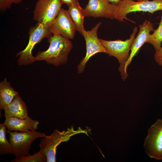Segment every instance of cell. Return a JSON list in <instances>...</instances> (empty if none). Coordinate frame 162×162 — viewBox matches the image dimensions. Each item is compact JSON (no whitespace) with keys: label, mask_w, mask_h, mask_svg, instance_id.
<instances>
[{"label":"cell","mask_w":162,"mask_h":162,"mask_svg":"<svg viewBox=\"0 0 162 162\" xmlns=\"http://www.w3.org/2000/svg\"><path fill=\"white\" fill-rule=\"evenodd\" d=\"M22 0H0V10L5 11L10 8L13 4H19Z\"/></svg>","instance_id":"ffe728a7"},{"label":"cell","mask_w":162,"mask_h":162,"mask_svg":"<svg viewBox=\"0 0 162 162\" xmlns=\"http://www.w3.org/2000/svg\"><path fill=\"white\" fill-rule=\"evenodd\" d=\"M12 162H47L46 155L40 151L32 155L29 154L24 156L16 157L12 159Z\"/></svg>","instance_id":"d6986e66"},{"label":"cell","mask_w":162,"mask_h":162,"mask_svg":"<svg viewBox=\"0 0 162 162\" xmlns=\"http://www.w3.org/2000/svg\"><path fill=\"white\" fill-rule=\"evenodd\" d=\"M116 6L106 0H88L84 9L86 16L114 19Z\"/></svg>","instance_id":"8fae6325"},{"label":"cell","mask_w":162,"mask_h":162,"mask_svg":"<svg viewBox=\"0 0 162 162\" xmlns=\"http://www.w3.org/2000/svg\"><path fill=\"white\" fill-rule=\"evenodd\" d=\"M3 110L5 117H13L23 119L28 116L27 107L19 94L10 104L4 107Z\"/></svg>","instance_id":"5bb4252c"},{"label":"cell","mask_w":162,"mask_h":162,"mask_svg":"<svg viewBox=\"0 0 162 162\" xmlns=\"http://www.w3.org/2000/svg\"><path fill=\"white\" fill-rule=\"evenodd\" d=\"M85 133L88 135L86 130H83L80 127L77 130H74L73 126L68 128L67 130L60 132L54 129L50 135L46 136L41 140L40 151L45 154L47 162H56L57 148L62 142L69 140L71 136L80 133Z\"/></svg>","instance_id":"3957f363"},{"label":"cell","mask_w":162,"mask_h":162,"mask_svg":"<svg viewBox=\"0 0 162 162\" xmlns=\"http://www.w3.org/2000/svg\"><path fill=\"white\" fill-rule=\"evenodd\" d=\"M6 126L3 123L0 124V154H12L10 142L6 137Z\"/></svg>","instance_id":"e0dca14e"},{"label":"cell","mask_w":162,"mask_h":162,"mask_svg":"<svg viewBox=\"0 0 162 162\" xmlns=\"http://www.w3.org/2000/svg\"><path fill=\"white\" fill-rule=\"evenodd\" d=\"M29 34V41L27 46L16 56V57H19L17 62L20 66L31 64L35 61V57L32 53L34 46L44 38H48L52 34L50 32L48 27L43 23L38 22L30 28Z\"/></svg>","instance_id":"5b68a950"},{"label":"cell","mask_w":162,"mask_h":162,"mask_svg":"<svg viewBox=\"0 0 162 162\" xmlns=\"http://www.w3.org/2000/svg\"><path fill=\"white\" fill-rule=\"evenodd\" d=\"M109 3L112 4L117 5L121 1L123 0H106Z\"/></svg>","instance_id":"603a6c76"},{"label":"cell","mask_w":162,"mask_h":162,"mask_svg":"<svg viewBox=\"0 0 162 162\" xmlns=\"http://www.w3.org/2000/svg\"><path fill=\"white\" fill-rule=\"evenodd\" d=\"M139 27V32L132 43L129 56L124 66V71L127 74H128L127 68L133 58L137 54L142 45L146 43L150 34V32L154 30L153 24L147 20H145L142 24H140Z\"/></svg>","instance_id":"7c38bea8"},{"label":"cell","mask_w":162,"mask_h":162,"mask_svg":"<svg viewBox=\"0 0 162 162\" xmlns=\"http://www.w3.org/2000/svg\"><path fill=\"white\" fill-rule=\"evenodd\" d=\"M162 42V11L161 20L159 26L153 33L150 34L146 43H149L154 47L155 51L158 50L161 46Z\"/></svg>","instance_id":"ac0fdd59"},{"label":"cell","mask_w":162,"mask_h":162,"mask_svg":"<svg viewBox=\"0 0 162 162\" xmlns=\"http://www.w3.org/2000/svg\"><path fill=\"white\" fill-rule=\"evenodd\" d=\"M158 10L162 11V0H123L116 6L114 12V19L119 21L126 20L131 21L127 15L132 12L143 11L153 13Z\"/></svg>","instance_id":"277c9868"},{"label":"cell","mask_w":162,"mask_h":162,"mask_svg":"<svg viewBox=\"0 0 162 162\" xmlns=\"http://www.w3.org/2000/svg\"><path fill=\"white\" fill-rule=\"evenodd\" d=\"M62 4H65L68 7L79 2V0H60Z\"/></svg>","instance_id":"7402d4cb"},{"label":"cell","mask_w":162,"mask_h":162,"mask_svg":"<svg viewBox=\"0 0 162 162\" xmlns=\"http://www.w3.org/2000/svg\"><path fill=\"white\" fill-rule=\"evenodd\" d=\"M62 4L60 0H38L33 10V19L49 27L58 14Z\"/></svg>","instance_id":"52a82bcc"},{"label":"cell","mask_w":162,"mask_h":162,"mask_svg":"<svg viewBox=\"0 0 162 162\" xmlns=\"http://www.w3.org/2000/svg\"><path fill=\"white\" fill-rule=\"evenodd\" d=\"M137 31V27H135L130 38L124 41L118 39L107 40L100 39L101 43L107 50L109 56H114L118 60L120 64L118 70L124 80L127 78L128 74L124 71V66L129 58L131 46Z\"/></svg>","instance_id":"7a4b0ae2"},{"label":"cell","mask_w":162,"mask_h":162,"mask_svg":"<svg viewBox=\"0 0 162 162\" xmlns=\"http://www.w3.org/2000/svg\"><path fill=\"white\" fill-rule=\"evenodd\" d=\"M3 123L9 131H19L21 132H27L30 130L35 131L38 128L39 123L38 121L32 119L28 116L21 119L13 117H6Z\"/></svg>","instance_id":"4fadbf2b"},{"label":"cell","mask_w":162,"mask_h":162,"mask_svg":"<svg viewBox=\"0 0 162 162\" xmlns=\"http://www.w3.org/2000/svg\"><path fill=\"white\" fill-rule=\"evenodd\" d=\"M68 10L75 25L76 31L82 35L86 31L84 26V19L86 17L84 9L78 2L68 7Z\"/></svg>","instance_id":"2e32d148"},{"label":"cell","mask_w":162,"mask_h":162,"mask_svg":"<svg viewBox=\"0 0 162 162\" xmlns=\"http://www.w3.org/2000/svg\"><path fill=\"white\" fill-rule=\"evenodd\" d=\"M51 35L48 39L50 43L48 48L46 51H39L35 57V60L44 61L48 64L58 67L67 62L73 45L68 38L61 35Z\"/></svg>","instance_id":"6da1fadb"},{"label":"cell","mask_w":162,"mask_h":162,"mask_svg":"<svg viewBox=\"0 0 162 162\" xmlns=\"http://www.w3.org/2000/svg\"><path fill=\"white\" fill-rule=\"evenodd\" d=\"M18 94L19 92L15 90L10 82L4 78L0 82V109L3 110Z\"/></svg>","instance_id":"9a60e30c"},{"label":"cell","mask_w":162,"mask_h":162,"mask_svg":"<svg viewBox=\"0 0 162 162\" xmlns=\"http://www.w3.org/2000/svg\"><path fill=\"white\" fill-rule=\"evenodd\" d=\"M154 57L157 64L162 66V46L158 50L155 51Z\"/></svg>","instance_id":"44dd1931"},{"label":"cell","mask_w":162,"mask_h":162,"mask_svg":"<svg viewBox=\"0 0 162 162\" xmlns=\"http://www.w3.org/2000/svg\"><path fill=\"white\" fill-rule=\"evenodd\" d=\"M144 148L150 158L162 160V119L157 120L149 129Z\"/></svg>","instance_id":"ba28073f"},{"label":"cell","mask_w":162,"mask_h":162,"mask_svg":"<svg viewBox=\"0 0 162 162\" xmlns=\"http://www.w3.org/2000/svg\"><path fill=\"white\" fill-rule=\"evenodd\" d=\"M101 23L98 22L91 30H86L82 35L86 41V56L77 66L79 74L84 71L87 62L92 56L99 52L108 53L98 36V31Z\"/></svg>","instance_id":"9c48e42d"},{"label":"cell","mask_w":162,"mask_h":162,"mask_svg":"<svg viewBox=\"0 0 162 162\" xmlns=\"http://www.w3.org/2000/svg\"><path fill=\"white\" fill-rule=\"evenodd\" d=\"M9 134V141L11 146L12 154L19 157L29 154L32 143L38 137L46 136L44 133L29 130L27 132H12L6 130Z\"/></svg>","instance_id":"8992f818"},{"label":"cell","mask_w":162,"mask_h":162,"mask_svg":"<svg viewBox=\"0 0 162 162\" xmlns=\"http://www.w3.org/2000/svg\"><path fill=\"white\" fill-rule=\"evenodd\" d=\"M49 29L52 34L61 35L69 39L74 38L76 31L68 10L62 8Z\"/></svg>","instance_id":"30bf717a"},{"label":"cell","mask_w":162,"mask_h":162,"mask_svg":"<svg viewBox=\"0 0 162 162\" xmlns=\"http://www.w3.org/2000/svg\"><path fill=\"white\" fill-rule=\"evenodd\" d=\"M137 1H141V0H136Z\"/></svg>","instance_id":"cb8c5ba5"}]
</instances>
